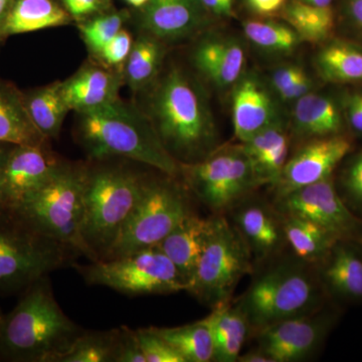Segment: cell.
<instances>
[{
    "label": "cell",
    "instance_id": "f1b7e54d",
    "mask_svg": "<svg viewBox=\"0 0 362 362\" xmlns=\"http://www.w3.org/2000/svg\"><path fill=\"white\" fill-rule=\"evenodd\" d=\"M33 123L47 139L56 137L70 111L62 90V83L45 86L23 95Z\"/></svg>",
    "mask_w": 362,
    "mask_h": 362
},
{
    "label": "cell",
    "instance_id": "9a60e30c",
    "mask_svg": "<svg viewBox=\"0 0 362 362\" xmlns=\"http://www.w3.org/2000/svg\"><path fill=\"white\" fill-rule=\"evenodd\" d=\"M64 164L42 145H13L0 170L4 202L16 204L45 187Z\"/></svg>",
    "mask_w": 362,
    "mask_h": 362
},
{
    "label": "cell",
    "instance_id": "7dc6e473",
    "mask_svg": "<svg viewBox=\"0 0 362 362\" xmlns=\"http://www.w3.org/2000/svg\"><path fill=\"white\" fill-rule=\"evenodd\" d=\"M345 11L352 25L362 33V0H345Z\"/></svg>",
    "mask_w": 362,
    "mask_h": 362
},
{
    "label": "cell",
    "instance_id": "816d5d0a",
    "mask_svg": "<svg viewBox=\"0 0 362 362\" xmlns=\"http://www.w3.org/2000/svg\"><path fill=\"white\" fill-rule=\"evenodd\" d=\"M300 1L306 2L316 6H331L333 0H300Z\"/></svg>",
    "mask_w": 362,
    "mask_h": 362
},
{
    "label": "cell",
    "instance_id": "ffe728a7",
    "mask_svg": "<svg viewBox=\"0 0 362 362\" xmlns=\"http://www.w3.org/2000/svg\"><path fill=\"white\" fill-rule=\"evenodd\" d=\"M322 279L335 296L362 302V254L351 240H337L325 259Z\"/></svg>",
    "mask_w": 362,
    "mask_h": 362
},
{
    "label": "cell",
    "instance_id": "f6af8a7d",
    "mask_svg": "<svg viewBox=\"0 0 362 362\" xmlns=\"http://www.w3.org/2000/svg\"><path fill=\"white\" fill-rule=\"evenodd\" d=\"M250 11L256 16L266 18L273 16L282 11L287 0H244Z\"/></svg>",
    "mask_w": 362,
    "mask_h": 362
},
{
    "label": "cell",
    "instance_id": "f907efd6",
    "mask_svg": "<svg viewBox=\"0 0 362 362\" xmlns=\"http://www.w3.org/2000/svg\"><path fill=\"white\" fill-rule=\"evenodd\" d=\"M11 146H13L11 144H2V143H0V170H1L2 164L6 160L7 153H8ZM0 202H4L1 192H0Z\"/></svg>",
    "mask_w": 362,
    "mask_h": 362
},
{
    "label": "cell",
    "instance_id": "30bf717a",
    "mask_svg": "<svg viewBox=\"0 0 362 362\" xmlns=\"http://www.w3.org/2000/svg\"><path fill=\"white\" fill-rule=\"evenodd\" d=\"M190 213L180 188L166 181H145L139 201L104 259L158 246Z\"/></svg>",
    "mask_w": 362,
    "mask_h": 362
},
{
    "label": "cell",
    "instance_id": "11a10c76",
    "mask_svg": "<svg viewBox=\"0 0 362 362\" xmlns=\"http://www.w3.org/2000/svg\"><path fill=\"white\" fill-rule=\"evenodd\" d=\"M104 1H105V2H107V1H108V0H104Z\"/></svg>",
    "mask_w": 362,
    "mask_h": 362
},
{
    "label": "cell",
    "instance_id": "d590c367",
    "mask_svg": "<svg viewBox=\"0 0 362 362\" xmlns=\"http://www.w3.org/2000/svg\"><path fill=\"white\" fill-rule=\"evenodd\" d=\"M285 144H289V139L281 120L259 131L247 141L240 143V147L252 162Z\"/></svg>",
    "mask_w": 362,
    "mask_h": 362
},
{
    "label": "cell",
    "instance_id": "5bb4252c",
    "mask_svg": "<svg viewBox=\"0 0 362 362\" xmlns=\"http://www.w3.org/2000/svg\"><path fill=\"white\" fill-rule=\"evenodd\" d=\"M331 326L329 315L286 319L259 330V349L273 362L300 361L320 347Z\"/></svg>",
    "mask_w": 362,
    "mask_h": 362
},
{
    "label": "cell",
    "instance_id": "60d3db41",
    "mask_svg": "<svg viewBox=\"0 0 362 362\" xmlns=\"http://www.w3.org/2000/svg\"><path fill=\"white\" fill-rule=\"evenodd\" d=\"M342 108L350 129L357 135H362V90L345 95Z\"/></svg>",
    "mask_w": 362,
    "mask_h": 362
},
{
    "label": "cell",
    "instance_id": "e575fe53",
    "mask_svg": "<svg viewBox=\"0 0 362 362\" xmlns=\"http://www.w3.org/2000/svg\"><path fill=\"white\" fill-rule=\"evenodd\" d=\"M126 14L113 13L103 14L80 26L81 33L88 47L99 54L105 45L122 30Z\"/></svg>",
    "mask_w": 362,
    "mask_h": 362
},
{
    "label": "cell",
    "instance_id": "4316f807",
    "mask_svg": "<svg viewBox=\"0 0 362 362\" xmlns=\"http://www.w3.org/2000/svg\"><path fill=\"white\" fill-rule=\"evenodd\" d=\"M315 66L323 80L334 84L362 83V49L344 40H331L315 57Z\"/></svg>",
    "mask_w": 362,
    "mask_h": 362
},
{
    "label": "cell",
    "instance_id": "7402d4cb",
    "mask_svg": "<svg viewBox=\"0 0 362 362\" xmlns=\"http://www.w3.org/2000/svg\"><path fill=\"white\" fill-rule=\"evenodd\" d=\"M294 103L293 127L298 136L313 139L341 134L344 119L332 98L310 92Z\"/></svg>",
    "mask_w": 362,
    "mask_h": 362
},
{
    "label": "cell",
    "instance_id": "4fadbf2b",
    "mask_svg": "<svg viewBox=\"0 0 362 362\" xmlns=\"http://www.w3.org/2000/svg\"><path fill=\"white\" fill-rule=\"evenodd\" d=\"M351 149V140L342 134L313 138L288 159L275 185L279 199L330 177Z\"/></svg>",
    "mask_w": 362,
    "mask_h": 362
},
{
    "label": "cell",
    "instance_id": "6da1fadb",
    "mask_svg": "<svg viewBox=\"0 0 362 362\" xmlns=\"http://www.w3.org/2000/svg\"><path fill=\"white\" fill-rule=\"evenodd\" d=\"M0 321V361L57 362L84 332L62 310L49 276L21 293Z\"/></svg>",
    "mask_w": 362,
    "mask_h": 362
},
{
    "label": "cell",
    "instance_id": "836d02e7",
    "mask_svg": "<svg viewBox=\"0 0 362 362\" xmlns=\"http://www.w3.org/2000/svg\"><path fill=\"white\" fill-rule=\"evenodd\" d=\"M163 49L153 35L139 37L132 45L126 59V78L133 90H139L151 82L160 68Z\"/></svg>",
    "mask_w": 362,
    "mask_h": 362
},
{
    "label": "cell",
    "instance_id": "d4e9b609",
    "mask_svg": "<svg viewBox=\"0 0 362 362\" xmlns=\"http://www.w3.org/2000/svg\"><path fill=\"white\" fill-rule=\"evenodd\" d=\"M47 141L26 110L23 93L13 85L0 81V143L42 145Z\"/></svg>",
    "mask_w": 362,
    "mask_h": 362
},
{
    "label": "cell",
    "instance_id": "7bdbcfd3",
    "mask_svg": "<svg viewBox=\"0 0 362 362\" xmlns=\"http://www.w3.org/2000/svg\"><path fill=\"white\" fill-rule=\"evenodd\" d=\"M313 82L306 73L302 74L285 89L277 93L278 97L284 102H295L304 95L312 92Z\"/></svg>",
    "mask_w": 362,
    "mask_h": 362
},
{
    "label": "cell",
    "instance_id": "3957f363",
    "mask_svg": "<svg viewBox=\"0 0 362 362\" xmlns=\"http://www.w3.org/2000/svg\"><path fill=\"white\" fill-rule=\"evenodd\" d=\"M81 252L40 230L14 204L0 202V296L18 294Z\"/></svg>",
    "mask_w": 362,
    "mask_h": 362
},
{
    "label": "cell",
    "instance_id": "52a82bcc",
    "mask_svg": "<svg viewBox=\"0 0 362 362\" xmlns=\"http://www.w3.org/2000/svg\"><path fill=\"white\" fill-rule=\"evenodd\" d=\"M250 325L258 330L294 317L309 315L321 304V292L303 267L283 264L252 283L240 302Z\"/></svg>",
    "mask_w": 362,
    "mask_h": 362
},
{
    "label": "cell",
    "instance_id": "74e56055",
    "mask_svg": "<svg viewBox=\"0 0 362 362\" xmlns=\"http://www.w3.org/2000/svg\"><path fill=\"white\" fill-rule=\"evenodd\" d=\"M132 45L130 33L122 28L108 44L105 45L99 56L108 65L117 66L127 59Z\"/></svg>",
    "mask_w": 362,
    "mask_h": 362
},
{
    "label": "cell",
    "instance_id": "8d00e7d4",
    "mask_svg": "<svg viewBox=\"0 0 362 362\" xmlns=\"http://www.w3.org/2000/svg\"><path fill=\"white\" fill-rule=\"evenodd\" d=\"M146 362H185L177 351L151 327L136 330Z\"/></svg>",
    "mask_w": 362,
    "mask_h": 362
},
{
    "label": "cell",
    "instance_id": "9c48e42d",
    "mask_svg": "<svg viewBox=\"0 0 362 362\" xmlns=\"http://www.w3.org/2000/svg\"><path fill=\"white\" fill-rule=\"evenodd\" d=\"M251 270V252L237 228L223 216H216L187 292L213 308L230 301L240 281Z\"/></svg>",
    "mask_w": 362,
    "mask_h": 362
},
{
    "label": "cell",
    "instance_id": "44dd1931",
    "mask_svg": "<svg viewBox=\"0 0 362 362\" xmlns=\"http://www.w3.org/2000/svg\"><path fill=\"white\" fill-rule=\"evenodd\" d=\"M204 321L213 340V361H238L251 326L242 305H216Z\"/></svg>",
    "mask_w": 362,
    "mask_h": 362
},
{
    "label": "cell",
    "instance_id": "f546056e",
    "mask_svg": "<svg viewBox=\"0 0 362 362\" xmlns=\"http://www.w3.org/2000/svg\"><path fill=\"white\" fill-rule=\"evenodd\" d=\"M281 13L303 42H325L334 30V13L331 6H316L292 0L285 4Z\"/></svg>",
    "mask_w": 362,
    "mask_h": 362
},
{
    "label": "cell",
    "instance_id": "b9f144b4",
    "mask_svg": "<svg viewBox=\"0 0 362 362\" xmlns=\"http://www.w3.org/2000/svg\"><path fill=\"white\" fill-rule=\"evenodd\" d=\"M304 73V70L296 65L282 66L276 69L270 76L272 89L277 94L281 90L285 89Z\"/></svg>",
    "mask_w": 362,
    "mask_h": 362
},
{
    "label": "cell",
    "instance_id": "8fae6325",
    "mask_svg": "<svg viewBox=\"0 0 362 362\" xmlns=\"http://www.w3.org/2000/svg\"><path fill=\"white\" fill-rule=\"evenodd\" d=\"M188 187L214 211H226L262 185L240 146L214 151L202 160L180 163Z\"/></svg>",
    "mask_w": 362,
    "mask_h": 362
},
{
    "label": "cell",
    "instance_id": "603a6c76",
    "mask_svg": "<svg viewBox=\"0 0 362 362\" xmlns=\"http://www.w3.org/2000/svg\"><path fill=\"white\" fill-rule=\"evenodd\" d=\"M118 83L110 71L86 66L62 83V90L70 110L83 112L115 101Z\"/></svg>",
    "mask_w": 362,
    "mask_h": 362
},
{
    "label": "cell",
    "instance_id": "e0dca14e",
    "mask_svg": "<svg viewBox=\"0 0 362 362\" xmlns=\"http://www.w3.org/2000/svg\"><path fill=\"white\" fill-rule=\"evenodd\" d=\"M233 124L240 143L257 132L282 120L277 104L256 75H243L233 93Z\"/></svg>",
    "mask_w": 362,
    "mask_h": 362
},
{
    "label": "cell",
    "instance_id": "277c9868",
    "mask_svg": "<svg viewBox=\"0 0 362 362\" xmlns=\"http://www.w3.org/2000/svg\"><path fill=\"white\" fill-rule=\"evenodd\" d=\"M154 128L173 157L190 163L213 146V117L194 85L180 71L162 81L152 103ZM176 159V158H175Z\"/></svg>",
    "mask_w": 362,
    "mask_h": 362
},
{
    "label": "cell",
    "instance_id": "cb8c5ba5",
    "mask_svg": "<svg viewBox=\"0 0 362 362\" xmlns=\"http://www.w3.org/2000/svg\"><path fill=\"white\" fill-rule=\"evenodd\" d=\"M235 228L251 254L264 259L273 254L285 238L282 223L265 206L249 204L235 214Z\"/></svg>",
    "mask_w": 362,
    "mask_h": 362
},
{
    "label": "cell",
    "instance_id": "4dcf8cb0",
    "mask_svg": "<svg viewBox=\"0 0 362 362\" xmlns=\"http://www.w3.org/2000/svg\"><path fill=\"white\" fill-rule=\"evenodd\" d=\"M151 328L180 354L185 362L213 361V340L204 319L177 327Z\"/></svg>",
    "mask_w": 362,
    "mask_h": 362
},
{
    "label": "cell",
    "instance_id": "d6986e66",
    "mask_svg": "<svg viewBox=\"0 0 362 362\" xmlns=\"http://www.w3.org/2000/svg\"><path fill=\"white\" fill-rule=\"evenodd\" d=\"M194 65L216 88L235 85L244 73L246 54L239 40L213 37L202 42L194 52Z\"/></svg>",
    "mask_w": 362,
    "mask_h": 362
},
{
    "label": "cell",
    "instance_id": "ac0fdd59",
    "mask_svg": "<svg viewBox=\"0 0 362 362\" xmlns=\"http://www.w3.org/2000/svg\"><path fill=\"white\" fill-rule=\"evenodd\" d=\"M211 223L213 218H202L190 213L157 246L173 262L187 282V288L206 247Z\"/></svg>",
    "mask_w": 362,
    "mask_h": 362
},
{
    "label": "cell",
    "instance_id": "f5cc1de1",
    "mask_svg": "<svg viewBox=\"0 0 362 362\" xmlns=\"http://www.w3.org/2000/svg\"><path fill=\"white\" fill-rule=\"evenodd\" d=\"M128 4L134 7H142L148 0H126Z\"/></svg>",
    "mask_w": 362,
    "mask_h": 362
},
{
    "label": "cell",
    "instance_id": "bcb514c9",
    "mask_svg": "<svg viewBox=\"0 0 362 362\" xmlns=\"http://www.w3.org/2000/svg\"><path fill=\"white\" fill-rule=\"evenodd\" d=\"M209 13L216 16H232L233 0H201Z\"/></svg>",
    "mask_w": 362,
    "mask_h": 362
},
{
    "label": "cell",
    "instance_id": "5b68a950",
    "mask_svg": "<svg viewBox=\"0 0 362 362\" xmlns=\"http://www.w3.org/2000/svg\"><path fill=\"white\" fill-rule=\"evenodd\" d=\"M144 183L121 168L88 170L82 237L90 262L106 258L139 201Z\"/></svg>",
    "mask_w": 362,
    "mask_h": 362
},
{
    "label": "cell",
    "instance_id": "7c38bea8",
    "mask_svg": "<svg viewBox=\"0 0 362 362\" xmlns=\"http://www.w3.org/2000/svg\"><path fill=\"white\" fill-rule=\"evenodd\" d=\"M279 199L283 213L313 221L337 240L361 237L362 221L342 201L331 176Z\"/></svg>",
    "mask_w": 362,
    "mask_h": 362
},
{
    "label": "cell",
    "instance_id": "8992f818",
    "mask_svg": "<svg viewBox=\"0 0 362 362\" xmlns=\"http://www.w3.org/2000/svg\"><path fill=\"white\" fill-rule=\"evenodd\" d=\"M87 175L84 168L64 164L45 187L14 206L40 230L88 258L82 237Z\"/></svg>",
    "mask_w": 362,
    "mask_h": 362
},
{
    "label": "cell",
    "instance_id": "db71d44e",
    "mask_svg": "<svg viewBox=\"0 0 362 362\" xmlns=\"http://www.w3.org/2000/svg\"><path fill=\"white\" fill-rule=\"evenodd\" d=\"M2 315H4V313H2L1 309H0V321H1Z\"/></svg>",
    "mask_w": 362,
    "mask_h": 362
},
{
    "label": "cell",
    "instance_id": "f35d334b",
    "mask_svg": "<svg viewBox=\"0 0 362 362\" xmlns=\"http://www.w3.org/2000/svg\"><path fill=\"white\" fill-rule=\"evenodd\" d=\"M342 185L350 201L362 206V152L345 169Z\"/></svg>",
    "mask_w": 362,
    "mask_h": 362
},
{
    "label": "cell",
    "instance_id": "c3c4849f",
    "mask_svg": "<svg viewBox=\"0 0 362 362\" xmlns=\"http://www.w3.org/2000/svg\"><path fill=\"white\" fill-rule=\"evenodd\" d=\"M238 361L240 362H273L270 357L264 354L262 350H255V351L247 352V354L240 356Z\"/></svg>",
    "mask_w": 362,
    "mask_h": 362
},
{
    "label": "cell",
    "instance_id": "1f68e13d",
    "mask_svg": "<svg viewBox=\"0 0 362 362\" xmlns=\"http://www.w3.org/2000/svg\"><path fill=\"white\" fill-rule=\"evenodd\" d=\"M247 40L266 54H290L302 44L297 33L287 23L274 21L250 20L243 23Z\"/></svg>",
    "mask_w": 362,
    "mask_h": 362
},
{
    "label": "cell",
    "instance_id": "484cf974",
    "mask_svg": "<svg viewBox=\"0 0 362 362\" xmlns=\"http://www.w3.org/2000/svg\"><path fill=\"white\" fill-rule=\"evenodd\" d=\"M70 16L54 0H16L2 28L0 40L66 25Z\"/></svg>",
    "mask_w": 362,
    "mask_h": 362
},
{
    "label": "cell",
    "instance_id": "ab89813d",
    "mask_svg": "<svg viewBox=\"0 0 362 362\" xmlns=\"http://www.w3.org/2000/svg\"><path fill=\"white\" fill-rule=\"evenodd\" d=\"M120 349L117 362H146L143 356L136 330L121 326Z\"/></svg>",
    "mask_w": 362,
    "mask_h": 362
},
{
    "label": "cell",
    "instance_id": "d6a6232c",
    "mask_svg": "<svg viewBox=\"0 0 362 362\" xmlns=\"http://www.w3.org/2000/svg\"><path fill=\"white\" fill-rule=\"evenodd\" d=\"M120 341L121 328L84 331L57 362H117Z\"/></svg>",
    "mask_w": 362,
    "mask_h": 362
},
{
    "label": "cell",
    "instance_id": "ba28073f",
    "mask_svg": "<svg viewBox=\"0 0 362 362\" xmlns=\"http://www.w3.org/2000/svg\"><path fill=\"white\" fill-rule=\"evenodd\" d=\"M76 268L87 284L108 287L128 296L168 295L187 290L180 272L157 247Z\"/></svg>",
    "mask_w": 362,
    "mask_h": 362
},
{
    "label": "cell",
    "instance_id": "681fc988",
    "mask_svg": "<svg viewBox=\"0 0 362 362\" xmlns=\"http://www.w3.org/2000/svg\"><path fill=\"white\" fill-rule=\"evenodd\" d=\"M16 0H0V35Z\"/></svg>",
    "mask_w": 362,
    "mask_h": 362
},
{
    "label": "cell",
    "instance_id": "2e32d148",
    "mask_svg": "<svg viewBox=\"0 0 362 362\" xmlns=\"http://www.w3.org/2000/svg\"><path fill=\"white\" fill-rule=\"evenodd\" d=\"M142 8V26L159 40L187 39L202 30L209 13L201 0H148Z\"/></svg>",
    "mask_w": 362,
    "mask_h": 362
},
{
    "label": "cell",
    "instance_id": "83f0119b",
    "mask_svg": "<svg viewBox=\"0 0 362 362\" xmlns=\"http://www.w3.org/2000/svg\"><path fill=\"white\" fill-rule=\"evenodd\" d=\"M282 226L285 239L295 254L311 263L322 262L337 242L325 228L293 214H285Z\"/></svg>",
    "mask_w": 362,
    "mask_h": 362
},
{
    "label": "cell",
    "instance_id": "ee69618b",
    "mask_svg": "<svg viewBox=\"0 0 362 362\" xmlns=\"http://www.w3.org/2000/svg\"><path fill=\"white\" fill-rule=\"evenodd\" d=\"M65 9L76 18L96 13L105 4L104 0H63Z\"/></svg>",
    "mask_w": 362,
    "mask_h": 362
},
{
    "label": "cell",
    "instance_id": "7a4b0ae2",
    "mask_svg": "<svg viewBox=\"0 0 362 362\" xmlns=\"http://www.w3.org/2000/svg\"><path fill=\"white\" fill-rule=\"evenodd\" d=\"M78 114V139L93 158L124 157L169 176L180 173L156 128L118 99Z\"/></svg>",
    "mask_w": 362,
    "mask_h": 362
}]
</instances>
